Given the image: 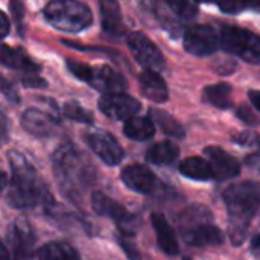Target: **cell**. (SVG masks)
Listing matches in <instances>:
<instances>
[{"label": "cell", "mask_w": 260, "mask_h": 260, "mask_svg": "<svg viewBox=\"0 0 260 260\" xmlns=\"http://www.w3.org/2000/svg\"><path fill=\"white\" fill-rule=\"evenodd\" d=\"M11 166V183L6 201L15 209H30L47 203L50 193L43 184L34 166L17 151L8 152Z\"/></svg>", "instance_id": "cell-1"}, {"label": "cell", "mask_w": 260, "mask_h": 260, "mask_svg": "<svg viewBox=\"0 0 260 260\" xmlns=\"http://www.w3.org/2000/svg\"><path fill=\"white\" fill-rule=\"evenodd\" d=\"M224 201L229 213V236L235 247L244 244L253 216L260 206L259 186L244 181L230 186L224 192Z\"/></svg>", "instance_id": "cell-2"}, {"label": "cell", "mask_w": 260, "mask_h": 260, "mask_svg": "<svg viewBox=\"0 0 260 260\" xmlns=\"http://www.w3.org/2000/svg\"><path fill=\"white\" fill-rule=\"evenodd\" d=\"M73 145L59 146L53 155V171L59 187L67 197H78L94 178L91 165Z\"/></svg>", "instance_id": "cell-3"}, {"label": "cell", "mask_w": 260, "mask_h": 260, "mask_svg": "<svg viewBox=\"0 0 260 260\" xmlns=\"http://www.w3.org/2000/svg\"><path fill=\"white\" fill-rule=\"evenodd\" d=\"M44 18L56 29L64 32H79L93 21L90 8L82 2L55 0L46 5Z\"/></svg>", "instance_id": "cell-4"}, {"label": "cell", "mask_w": 260, "mask_h": 260, "mask_svg": "<svg viewBox=\"0 0 260 260\" xmlns=\"http://www.w3.org/2000/svg\"><path fill=\"white\" fill-rule=\"evenodd\" d=\"M219 41L225 52L242 58L247 62H260V37L236 26H224L219 32Z\"/></svg>", "instance_id": "cell-5"}, {"label": "cell", "mask_w": 260, "mask_h": 260, "mask_svg": "<svg viewBox=\"0 0 260 260\" xmlns=\"http://www.w3.org/2000/svg\"><path fill=\"white\" fill-rule=\"evenodd\" d=\"M209 212L204 207H192L186 212V216L183 218V224H189L186 227H181V236L183 239L193 247H206V245H219L224 241V235L219 230V227L209 224L206 221H197L201 219L203 215H207Z\"/></svg>", "instance_id": "cell-6"}, {"label": "cell", "mask_w": 260, "mask_h": 260, "mask_svg": "<svg viewBox=\"0 0 260 260\" xmlns=\"http://www.w3.org/2000/svg\"><path fill=\"white\" fill-rule=\"evenodd\" d=\"M183 44L189 53L197 56H206L216 52L221 46L219 32L209 24L190 26L184 32Z\"/></svg>", "instance_id": "cell-7"}, {"label": "cell", "mask_w": 260, "mask_h": 260, "mask_svg": "<svg viewBox=\"0 0 260 260\" xmlns=\"http://www.w3.org/2000/svg\"><path fill=\"white\" fill-rule=\"evenodd\" d=\"M128 47L137 62L143 66L146 70L158 72L165 67V56L160 49L142 32H133L126 38Z\"/></svg>", "instance_id": "cell-8"}, {"label": "cell", "mask_w": 260, "mask_h": 260, "mask_svg": "<svg viewBox=\"0 0 260 260\" xmlns=\"http://www.w3.org/2000/svg\"><path fill=\"white\" fill-rule=\"evenodd\" d=\"M88 148L108 166H116L123 158V149L117 140L104 129H91L84 136Z\"/></svg>", "instance_id": "cell-9"}, {"label": "cell", "mask_w": 260, "mask_h": 260, "mask_svg": "<svg viewBox=\"0 0 260 260\" xmlns=\"http://www.w3.org/2000/svg\"><path fill=\"white\" fill-rule=\"evenodd\" d=\"M140 102L125 93H111L104 94L99 99V110L110 119L114 120H128L140 111Z\"/></svg>", "instance_id": "cell-10"}, {"label": "cell", "mask_w": 260, "mask_h": 260, "mask_svg": "<svg viewBox=\"0 0 260 260\" xmlns=\"http://www.w3.org/2000/svg\"><path fill=\"white\" fill-rule=\"evenodd\" d=\"M120 178L126 187H129L134 192L143 193V195H152L160 187V181L155 177V174L143 165L126 166L122 171Z\"/></svg>", "instance_id": "cell-11"}, {"label": "cell", "mask_w": 260, "mask_h": 260, "mask_svg": "<svg viewBox=\"0 0 260 260\" xmlns=\"http://www.w3.org/2000/svg\"><path fill=\"white\" fill-rule=\"evenodd\" d=\"M87 82L93 88L102 91L104 94L122 93L126 88V79L117 70H114L111 66L107 64L90 67V75Z\"/></svg>", "instance_id": "cell-12"}, {"label": "cell", "mask_w": 260, "mask_h": 260, "mask_svg": "<svg viewBox=\"0 0 260 260\" xmlns=\"http://www.w3.org/2000/svg\"><path fill=\"white\" fill-rule=\"evenodd\" d=\"M204 155L209 158L207 163L210 165L215 180H229V178H235L239 175L241 172L239 161L222 148L207 146L204 149Z\"/></svg>", "instance_id": "cell-13"}, {"label": "cell", "mask_w": 260, "mask_h": 260, "mask_svg": "<svg viewBox=\"0 0 260 260\" xmlns=\"http://www.w3.org/2000/svg\"><path fill=\"white\" fill-rule=\"evenodd\" d=\"M8 238L12 245V260H32L34 235L27 222L18 221L12 224Z\"/></svg>", "instance_id": "cell-14"}, {"label": "cell", "mask_w": 260, "mask_h": 260, "mask_svg": "<svg viewBox=\"0 0 260 260\" xmlns=\"http://www.w3.org/2000/svg\"><path fill=\"white\" fill-rule=\"evenodd\" d=\"M21 126L35 137H49L55 134L58 120L37 108H27L21 116Z\"/></svg>", "instance_id": "cell-15"}, {"label": "cell", "mask_w": 260, "mask_h": 260, "mask_svg": "<svg viewBox=\"0 0 260 260\" xmlns=\"http://www.w3.org/2000/svg\"><path fill=\"white\" fill-rule=\"evenodd\" d=\"M91 207L98 215L102 216H110L111 219H114L120 227L129 225L134 222V216L119 203H116L114 200L105 197L102 192H94L91 195Z\"/></svg>", "instance_id": "cell-16"}, {"label": "cell", "mask_w": 260, "mask_h": 260, "mask_svg": "<svg viewBox=\"0 0 260 260\" xmlns=\"http://www.w3.org/2000/svg\"><path fill=\"white\" fill-rule=\"evenodd\" d=\"M139 84H140V91L145 98H148L152 102L163 104L168 101L169 91L165 79L160 76L157 72L145 70L139 76Z\"/></svg>", "instance_id": "cell-17"}, {"label": "cell", "mask_w": 260, "mask_h": 260, "mask_svg": "<svg viewBox=\"0 0 260 260\" xmlns=\"http://www.w3.org/2000/svg\"><path fill=\"white\" fill-rule=\"evenodd\" d=\"M151 222H152V227L155 230L157 244H158L160 250L169 256H177L180 248H178L175 232L171 227V224L168 222V219L161 213H152Z\"/></svg>", "instance_id": "cell-18"}, {"label": "cell", "mask_w": 260, "mask_h": 260, "mask_svg": "<svg viewBox=\"0 0 260 260\" xmlns=\"http://www.w3.org/2000/svg\"><path fill=\"white\" fill-rule=\"evenodd\" d=\"M101 8V23L102 29L107 34H111L114 37H120L126 32V27L123 24L122 12L119 3L113 0H102L99 3Z\"/></svg>", "instance_id": "cell-19"}, {"label": "cell", "mask_w": 260, "mask_h": 260, "mask_svg": "<svg viewBox=\"0 0 260 260\" xmlns=\"http://www.w3.org/2000/svg\"><path fill=\"white\" fill-rule=\"evenodd\" d=\"M0 64L8 69L24 72H34L38 69L37 64L21 49H14L6 44H0Z\"/></svg>", "instance_id": "cell-20"}, {"label": "cell", "mask_w": 260, "mask_h": 260, "mask_svg": "<svg viewBox=\"0 0 260 260\" xmlns=\"http://www.w3.org/2000/svg\"><path fill=\"white\" fill-rule=\"evenodd\" d=\"M123 133L128 139L145 142L154 137L155 134V125L149 117H139L134 116L128 119L123 125Z\"/></svg>", "instance_id": "cell-21"}, {"label": "cell", "mask_w": 260, "mask_h": 260, "mask_svg": "<svg viewBox=\"0 0 260 260\" xmlns=\"http://www.w3.org/2000/svg\"><path fill=\"white\" fill-rule=\"evenodd\" d=\"M232 85L227 82L210 84L203 90V99L221 110L232 107Z\"/></svg>", "instance_id": "cell-22"}, {"label": "cell", "mask_w": 260, "mask_h": 260, "mask_svg": "<svg viewBox=\"0 0 260 260\" xmlns=\"http://www.w3.org/2000/svg\"><path fill=\"white\" fill-rule=\"evenodd\" d=\"M178 169L184 177L197 180V181H209L213 178L210 165L201 157H189L183 160Z\"/></svg>", "instance_id": "cell-23"}, {"label": "cell", "mask_w": 260, "mask_h": 260, "mask_svg": "<svg viewBox=\"0 0 260 260\" xmlns=\"http://www.w3.org/2000/svg\"><path fill=\"white\" fill-rule=\"evenodd\" d=\"M180 155V149L172 142H160L146 151V160L154 165H171Z\"/></svg>", "instance_id": "cell-24"}, {"label": "cell", "mask_w": 260, "mask_h": 260, "mask_svg": "<svg viewBox=\"0 0 260 260\" xmlns=\"http://www.w3.org/2000/svg\"><path fill=\"white\" fill-rule=\"evenodd\" d=\"M38 260H79V256L72 245L66 242H52L40 250Z\"/></svg>", "instance_id": "cell-25"}, {"label": "cell", "mask_w": 260, "mask_h": 260, "mask_svg": "<svg viewBox=\"0 0 260 260\" xmlns=\"http://www.w3.org/2000/svg\"><path fill=\"white\" fill-rule=\"evenodd\" d=\"M151 114V120L154 123H157L163 133H166L171 137H177V139H183L184 137V128L180 125V122H177L169 113L163 111V110H155L152 108L149 111Z\"/></svg>", "instance_id": "cell-26"}, {"label": "cell", "mask_w": 260, "mask_h": 260, "mask_svg": "<svg viewBox=\"0 0 260 260\" xmlns=\"http://www.w3.org/2000/svg\"><path fill=\"white\" fill-rule=\"evenodd\" d=\"M62 113L66 117L75 120V122H79V123H88L91 125L93 123V114L85 110L84 107H81L79 104L76 102H67L62 108Z\"/></svg>", "instance_id": "cell-27"}, {"label": "cell", "mask_w": 260, "mask_h": 260, "mask_svg": "<svg viewBox=\"0 0 260 260\" xmlns=\"http://www.w3.org/2000/svg\"><path fill=\"white\" fill-rule=\"evenodd\" d=\"M171 11L183 20H192L198 14V6L190 2H168Z\"/></svg>", "instance_id": "cell-28"}, {"label": "cell", "mask_w": 260, "mask_h": 260, "mask_svg": "<svg viewBox=\"0 0 260 260\" xmlns=\"http://www.w3.org/2000/svg\"><path fill=\"white\" fill-rule=\"evenodd\" d=\"M232 140L244 148H253V146H257L260 145V139L259 136L253 131H242L236 136L232 137Z\"/></svg>", "instance_id": "cell-29"}, {"label": "cell", "mask_w": 260, "mask_h": 260, "mask_svg": "<svg viewBox=\"0 0 260 260\" xmlns=\"http://www.w3.org/2000/svg\"><path fill=\"white\" fill-rule=\"evenodd\" d=\"M218 6L221 8V11L224 12H229V14H238L247 8H250V3L248 2H222V3H218Z\"/></svg>", "instance_id": "cell-30"}, {"label": "cell", "mask_w": 260, "mask_h": 260, "mask_svg": "<svg viewBox=\"0 0 260 260\" xmlns=\"http://www.w3.org/2000/svg\"><path fill=\"white\" fill-rule=\"evenodd\" d=\"M236 114H238V117L242 119L245 123H250V125H256V123H257V119L254 117V114H253L245 105H241V107L238 108Z\"/></svg>", "instance_id": "cell-31"}, {"label": "cell", "mask_w": 260, "mask_h": 260, "mask_svg": "<svg viewBox=\"0 0 260 260\" xmlns=\"http://www.w3.org/2000/svg\"><path fill=\"white\" fill-rule=\"evenodd\" d=\"M120 241V247L125 250V253L128 254V257L131 260H142V257H140V254H139V251L134 248V245L131 244V242H128L125 238H122V239H119Z\"/></svg>", "instance_id": "cell-32"}, {"label": "cell", "mask_w": 260, "mask_h": 260, "mask_svg": "<svg viewBox=\"0 0 260 260\" xmlns=\"http://www.w3.org/2000/svg\"><path fill=\"white\" fill-rule=\"evenodd\" d=\"M8 134H9L8 117H6V114L0 110V145L5 143V142L8 140Z\"/></svg>", "instance_id": "cell-33"}, {"label": "cell", "mask_w": 260, "mask_h": 260, "mask_svg": "<svg viewBox=\"0 0 260 260\" xmlns=\"http://www.w3.org/2000/svg\"><path fill=\"white\" fill-rule=\"evenodd\" d=\"M9 29H11L9 20H8L6 14L3 11H0V40L5 38L9 34Z\"/></svg>", "instance_id": "cell-34"}, {"label": "cell", "mask_w": 260, "mask_h": 260, "mask_svg": "<svg viewBox=\"0 0 260 260\" xmlns=\"http://www.w3.org/2000/svg\"><path fill=\"white\" fill-rule=\"evenodd\" d=\"M23 84L26 87H46V81H43V79H40L37 76H34V78H24L23 79Z\"/></svg>", "instance_id": "cell-35"}, {"label": "cell", "mask_w": 260, "mask_h": 260, "mask_svg": "<svg viewBox=\"0 0 260 260\" xmlns=\"http://www.w3.org/2000/svg\"><path fill=\"white\" fill-rule=\"evenodd\" d=\"M248 98H250V102L253 104V107L260 111V91L257 90H250L248 91Z\"/></svg>", "instance_id": "cell-36"}, {"label": "cell", "mask_w": 260, "mask_h": 260, "mask_svg": "<svg viewBox=\"0 0 260 260\" xmlns=\"http://www.w3.org/2000/svg\"><path fill=\"white\" fill-rule=\"evenodd\" d=\"M11 88H12V85H11L5 78H2V76H0V90H2L3 93L11 94Z\"/></svg>", "instance_id": "cell-37"}, {"label": "cell", "mask_w": 260, "mask_h": 260, "mask_svg": "<svg viewBox=\"0 0 260 260\" xmlns=\"http://www.w3.org/2000/svg\"><path fill=\"white\" fill-rule=\"evenodd\" d=\"M0 260H11L9 259V253L6 250V247L0 242Z\"/></svg>", "instance_id": "cell-38"}, {"label": "cell", "mask_w": 260, "mask_h": 260, "mask_svg": "<svg viewBox=\"0 0 260 260\" xmlns=\"http://www.w3.org/2000/svg\"><path fill=\"white\" fill-rule=\"evenodd\" d=\"M5 186H6V175H5L3 171H0V193L5 189Z\"/></svg>", "instance_id": "cell-39"}, {"label": "cell", "mask_w": 260, "mask_h": 260, "mask_svg": "<svg viewBox=\"0 0 260 260\" xmlns=\"http://www.w3.org/2000/svg\"><path fill=\"white\" fill-rule=\"evenodd\" d=\"M251 247L254 248V250H257L260 248V235H257L253 241H251Z\"/></svg>", "instance_id": "cell-40"}]
</instances>
